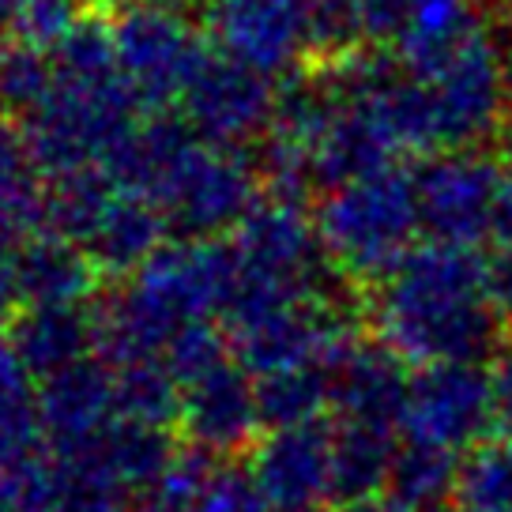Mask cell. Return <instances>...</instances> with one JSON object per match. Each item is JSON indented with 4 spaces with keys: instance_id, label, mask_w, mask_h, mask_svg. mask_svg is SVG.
Listing matches in <instances>:
<instances>
[{
    "instance_id": "obj_13",
    "label": "cell",
    "mask_w": 512,
    "mask_h": 512,
    "mask_svg": "<svg viewBox=\"0 0 512 512\" xmlns=\"http://www.w3.org/2000/svg\"><path fill=\"white\" fill-rule=\"evenodd\" d=\"M249 467L279 512L324 509L332 501V422L268 430L253 445Z\"/></svg>"
},
{
    "instance_id": "obj_21",
    "label": "cell",
    "mask_w": 512,
    "mask_h": 512,
    "mask_svg": "<svg viewBox=\"0 0 512 512\" xmlns=\"http://www.w3.org/2000/svg\"><path fill=\"white\" fill-rule=\"evenodd\" d=\"M256 403H260L264 430L324 422V415L332 411V369L294 366L264 373L256 377Z\"/></svg>"
},
{
    "instance_id": "obj_5",
    "label": "cell",
    "mask_w": 512,
    "mask_h": 512,
    "mask_svg": "<svg viewBox=\"0 0 512 512\" xmlns=\"http://www.w3.org/2000/svg\"><path fill=\"white\" fill-rule=\"evenodd\" d=\"M313 215L324 253L354 294L400 268L422 230L415 174L403 162L328 189Z\"/></svg>"
},
{
    "instance_id": "obj_28",
    "label": "cell",
    "mask_w": 512,
    "mask_h": 512,
    "mask_svg": "<svg viewBox=\"0 0 512 512\" xmlns=\"http://www.w3.org/2000/svg\"><path fill=\"white\" fill-rule=\"evenodd\" d=\"M53 464L34 456L0 460V512H53Z\"/></svg>"
},
{
    "instance_id": "obj_15",
    "label": "cell",
    "mask_w": 512,
    "mask_h": 512,
    "mask_svg": "<svg viewBox=\"0 0 512 512\" xmlns=\"http://www.w3.org/2000/svg\"><path fill=\"white\" fill-rule=\"evenodd\" d=\"M490 0H403L392 57L411 76H430L490 31Z\"/></svg>"
},
{
    "instance_id": "obj_11",
    "label": "cell",
    "mask_w": 512,
    "mask_h": 512,
    "mask_svg": "<svg viewBox=\"0 0 512 512\" xmlns=\"http://www.w3.org/2000/svg\"><path fill=\"white\" fill-rule=\"evenodd\" d=\"M208 42L264 76H287L313 53V0H208Z\"/></svg>"
},
{
    "instance_id": "obj_17",
    "label": "cell",
    "mask_w": 512,
    "mask_h": 512,
    "mask_svg": "<svg viewBox=\"0 0 512 512\" xmlns=\"http://www.w3.org/2000/svg\"><path fill=\"white\" fill-rule=\"evenodd\" d=\"M8 343L34 377H49L91 358V347H98V317L87 313V305H27V313L12 320Z\"/></svg>"
},
{
    "instance_id": "obj_33",
    "label": "cell",
    "mask_w": 512,
    "mask_h": 512,
    "mask_svg": "<svg viewBox=\"0 0 512 512\" xmlns=\"http://www.w3.org/2000/svg\"><path fill=\"white\" fill-rule=\"evenodd\" d=\"M19 302H23V290H19L16 245L12 241H0V328L16 320Z\"/></svg>"
},
{
    "instance_id": "obj_12",
    "label": "cell",
    "mask_w": 512,
    "mask_h": 512,
    "mask_svg": "<svg viewBox=\"0 0 512 512\" xmlns=\"http://www.w3.org/2000/svg\"><path fill=\"white\" fill-rule=\"evenodd\" d=\"M181 433L204 456L230 460L256 445L264 430L260 403H256V377L241 362H219L204 377L185 384L181 392Z\"/></svg>"
},
{
    "instance_id": "obj_29",
    "label": "cell",
    "mask_w": 512,
    "mask_h": 512,
    "mask_svg": "<svg viewBox=\"0 0 512 512\" xmlns=\"http://www.w3.org/2000/svg\"><path fill=\"white\" fill-rule=\"evenodd\" d=\"M80 23V0H19L12 34L19 38V46L49 53V49L61 46Z\"/></svg>"
},
{
    "instance_id": "obj_3",
    "label": "cell",
    "mask_w": 512,
    "mask_h": 512,
    "mask_svg": "<svg viewBox=\"0 0 512 512\" xmlns=\"http://www.w3.org/2000/svg\"><path fill=\"white\" fill-rule=\"evenodd\" d=\"M234 272L230 241L181 238L162 245L98 313V347L110 366L162 362L189 324L226 317Z\"/></svg>"
},
{
    "instance_id": "obj_35",
    "label": "cell",
    "mask_w": 512,
    "mask_h": 512,
    "mask_svg": "<svg viewBox=\"0 0 512 512\" xmlns=\"http://www.w3.org/2000/svg\"><path fill=\"white\" fill-rule=\"evenodd\" d=\"M19 0H0V31H12L16 27Z\"/></svg>"
},
{
    "instance_id": "obj_4",
    "label": "cell",
    "mask_w": 512,
    "mask_h": 512,
    "mask_svg": "<svg viewBox=\"0 0 512 512\" xmlns=\"http://www.w3.org/2000/svg\"><path fill=\"white\" fill-rule=\"evenodd\" d=\"M113 177L144 192L177 238L234 234L260 204L253 162L196 136L181 117L147 121Z\"/></svg>"
},
{
    "instance_id": "obj_19",
    "label": "cell",
    "mask_w": 512,
    "mask_h": 512,
    "mask_svg": "<svg viewBox=\"0 0 512 512\" xmlns=\"http://www.w3.org/2000/svg\"><path fill=\"white\" fill-rule=\"evenodd\" d=\"M400 456V430L377 422H332V501L354 505L381 497Z\"/></svg>"
},
{
    "instance_id": "obj_36",
    "label": "cell",
    "mask_w": 512,
    "mask_h": 512,
    "mask_svg": "<svg viewBox=\"0 0 512 512\" xmlns=\"http://www.w3.org/2000/svg\"><path fill=\"white\" fill-rule=\"evenodd\" d=\"M505 49L512 57V0H505Z\"/></svg>"
},
{
    "instance_id": "obj_1",
    "label": "cell",
    "mask_w": 512,
    "mask_h": 512,
    "mask_svg": "<svg viewBox=\"0 0 512 512\" xmlns=\"http://www.w3.org/2000/svg\"><path fill=\"white\" fill-rule=\"evenodd\" d=\"M358 298L369 336L411 369L486 362L505 332L490 287V256L467 245L422 241Z\"/></svg>"
},
{
    "instance_id": "obj_37",
    "label": "cell",
    "mask_w": 512,
    "mask_h": 512,
    "mask_svg": "<svg viewBox=\"0 0 512 512\" xmlns=\"http://www.w3.org/2000/svg\"><path fill=\"white\" fill-rule=\"evenodd\" d=\"M0 106H4V53H0Z\"/></svg>"
},
{
    "instance_id": "obj_20",
    "label": "cell",
    "mask_w": 512,
    "mask_h": 512,
    "mask_svg": "<svg viewBox=\"0 0 512 512\" xmlns=\"http://www.w3.org/2000/svg\"><path fill=\"white\" fill-rule=\"evenodd\" d=\"M49 189L27 132L0 125V241L23 245L49 230Z\"/></svg>"
},
{
    "instance_id": "obj_25",
    "label": "cell",
    "mask_w": 512,
    "mask_h": 512,
    "mask_svg": "<svg viewBox=\"0 0 512 512\" xmlns=\"http://www.w3.org/2000/svg\"><path fill=\"white\" fill-rule=\"evenodd\" d=\"M456 512H512V437H486L467 448L452 494Z\"/></svg>"
},
{
    "instance_id": "obj_31",
    "label": "cell",
    "mask_w": 512,
    "mask_h": 512,
    "mask_svg": "<svg viewBox=\"0 0 512 512\" xmlns=\"http://www.w3.org/2000/svg\"><path fill=\"white\" fill-rule=\"evenodd\" d=\"M49 87V53L19 46L4 53V106L19 110L23 117L42 102Z\"/></svg>"
},
{
    "instance_id": "obj_6",
    "label": "cell",
    "mask_w": 512,
    "mask_h": 512,
    "mask_svg": "<svg viewBox=\"0 0 512 512\" xmlns=\"http://www.w3.org/2000/svg\"><path fill=\"white\" fill-rule=\"evenodd\" d=\"M49 230L80 241L98 272L132 275L166 245V219L140 189L106 170H87L53 181Z\"/></svg>"
},
{
    "instance_id": "obj_26",
    "label": "cell",
    "mask_w": 512,
    "mask_h": 512,
    "mask_svg": "<svg viewBox=\"0 0 512 512\" xmlns=\"http://www.w3.org/2000/svg\"><path fill=\"white\" fill-rule=\"evenodd\" d=\"M117 369V407L128 422L170 430L181 422V381L162 362H128Z\"/></svg>"
},
{
    "instance_id": "obj_9",
    "label": "cell",
    "mask_w": 512,
    "mask_h": 512,
    "mask_svg": "<svg viewBox=\"0 0 512 512\" xmlns=\"http://www.w3.org/2000/svg\"><path fill=\"white\" fill-rule=\"evenodd\" d=\"M494 437L486 362H433L411 369L400 411V441L467 452Z\"/></svg>"
},
{
    "instance_id": "obj_32",
    "label": "cell",
    "mask_w": 512,
    "mask_h": 512,
    "mask_svg": "<svg viewBox=\"0 0 512 512\" xmlns=\"http://www.w3.org/2000/svg\"><path fill=\"white\" fill-rule=\"evenodd\" d=\"M486 369L494 400V437H512V324H505L494 354L486 358Z\"/></svg>"
},
{
    "instance_id": "obj_27",
    "label": "cell",
    "mask_w": 512,
    "mask_h": 512,
    "mask_svg": "<svg viewBox=\"0 0 512 512\" xmlns=\"http://www.w3.org/2000/svg\"><path fill=\"white\" fill-rule=\"evenodd\" d=\"M211 456L204 452H177L170 467L136 497V512H200V497L211 475Z\"/></svg>"
},
{
    "instance_id": "obj_38",
    "label": "cell",
    "mask_w": 512,
    "mask_h": 512,
    "mask_svg": "<svg viewBox=\"0 0 512 512\" xmlns=\"http://www.w3.org/2000/svg\"><path fill=\"white\" fill-rule=\"evenodd\" d=\"M309 512H320V509H309Z\"/></svg>"
},
{
    "instance_id": "obj_18",
    "label": "cell",
    "mask_w": 512,
    "mask_h": 512,
    "mask_svg": "<svg viewBox=\"0 0 512 512\" xmlns=\"http://www.w3.org/2000/svg\"><path fill=\"white\" fill-rule=\"evenodd\" d=\"M19 290L27 305H83L95 290L98 264L80 241L42 230L16 245Z\"/></svg>"
},
{
    "instance_id": "obj_22",
    "label": "cell",
    "mask_w": 512,
    "mask_h": 512,
    "mask_svg": "<svg viewBox=\"0 0 512 512\" xmlns=\"http://www.w3.org/2000/svg\"><path fill=\"white\" fill-rule=\"evenodd\" d=\"M53 479V512H136V494L91 448L57 452Z\"/></svg>"
},
{
    "instance_id": "obj_30",
    "label": "cell",
    "mask_w": 512,
    "mask_h": 512,
    "mask_svg": "<svg viewBox=\"0 0 512 512\" xmlns=\"http://www.w3.org/2000/svg\"><path fill=\"white\" fill-rule=\"evenodd\" d=\"M200 512H279L272 497L260 490L253 467L215 464L200 497Z\"/></svg>"
},
{
    "instance_id": "obj_34",
    "label": "cell",
    "mask_w": 512,
    "mask_h": 512,
    "mask_svg": "<svg viewBox=\"0 0 512 512\" xmlns=\"http://www.w3.org/2000/svg\"><path fill=\"white\" fill-rule=\"evenodd\" d=\"M336 512H452V509H415V505H403L400 497H369V501H354V505H336Z\"/></svg>"
},
{
    "instance_id": "obj_8",
    "label": "cell",
    "mask_w": 512,
    "mask_h": 512,
    "mask_svg": "<svg viewBox=\"0 0 512 512\" xmlns=\"http://www.w3.org/2000/svg\"><path fill=\"white\" fill-rule=\"evenodd\" d=\"M110 34L117 68L144 110L177 106L211 53V42L200 31H192L181 12L147 8V4H128L113 19Z\"/></svg>"
},
{
    "instance_id": "obj_16",
    "label": "cell",
    "mask_w": 512,
    "mask_h": 512,
    "mask_svg": "<svg viewBox=\"0 0 512 512\" xmlns=\"http://www.w3.org/2000/svg\"><path fill=\"white\" fill-rule=\"evenodd\" d=\"M407 362L388 351L381 339L366 336L347 362L332 373V411L351 422H377L400 430V411L407 400Z\"/></svg>"
},
{
    "instance_id": "obj_24",
    "label": "cell",
    "mask_w": 512,
    "mask_h": 512,
    "mask_svg": "<svg viewBox=\"0 0 512 512\" xmlns=\"http://www.w3.org/2000/svg\"><path fill=\"white\" fill-rule=\"evenodd\" d=\"M460 452L433 445L400 441V456L388 479V494L415 509H452L456 479H460ZM456 512V509H452Z\"/></svg>"
},
{
    "instance_id": "obj_2",
    "label": "cell",
    "mask_w": 512,
    "mask_h": 512,
    "mask_svg": "<svg viewBox=\"0 0 512 512\" xmlns=\"http://www.w3.org/2000/svg\"><path fill=\"white\" fill-rule=\"evenodd\" d=\"M144 106L117 68L110 27L83 19L57 49H49V87L27 113V140L49 181L87 170L117 174L140 136Z\"/></svg>"
},
{
    "instance_id": "obj_7",
    "label": "cell",
    "mask_w": 512,
    "mask_h": 512,
    "mask_svg": "<svg viewBox=\"0 0 512 512\" xmlns=\"http://www.w3.org/2000/svg\"><path fill=\"white\" fill-rule=\"evenodd\" d=\"M411 174L426 238L467 249L494 245L509 159H501L490 147L437 151L418 162Z\"/></svg>"
},
{
    "instance_id": "obj_14",
    "label": "cell",
    "mask_w": 512,
    "mask_h": 512,
    "mask_svg": "<svg viewBox=\"0 0 512 512\" xmlns=\"http://www.w3.org/2000/svg\"><path fill=\"white\" fill-rule=\"evenodd\" d=\"M42 433L57 452L91 445L121 418L117 407V369L110 362L80 358L72 366L42 377L38 388Z\"/></svg>"
},
{
    "instance_id": "obj_10",
    "label": "cell",
    "mask_w": 512,
    "mask_h": 512,
    "mask_svg": "<svg viewBox=\"0 0 512 512\" xmlns=\"http://www.w3.org/2000/svg\"><path fill=\"white\" fill-rule=\"evenodd\" d=\"M181 121L211 144L245 147L264 140L279 110V91L272 76L256 72L249 64L230 61L211 46L208 61L181 95Z\"/></svg>"
},
{
    "instance_id": "obj_23",
    "label": "cell",
    "mask_w": 512,
    "mask_h": 512,
    "mask_svg": "<svg viewBox=\"0 0 512 512\" xmlns=\"http://www.w3.org/2000/svg\"><path fill=\"white\" fill-rule=\"evenodd\" d=\"M31 369L8 339H0V460L34 456L42 445L38 392L31 388Z\"/></svg>"
}]
</instances>
